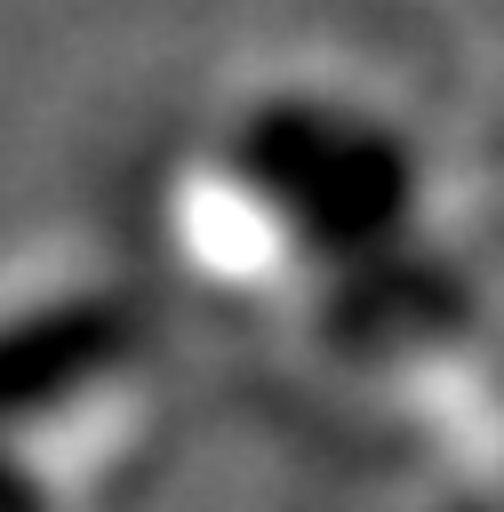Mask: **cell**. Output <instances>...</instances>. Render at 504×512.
<instances>
[{
	"mask_svg": "<svg viewBox=\"0 0 504 512\" xmlns=\"http://www.w3.org/2000/svg\"><path fill=\"white\" fill-rule=\"evenodd\" d=\"M216 200L288 264L360 280L416 256L432 216L424 136L336 80H264L208 136Z\"/></svg>",
	"mask_w": 504,
	"mask_h": 512,
	"instance_id": "1",
	"label": "cell"
},
{
	"mask_svg": "<svg viewBox=\"0 0 504 512\" xmlns=\"http://www.w3.org/2000/svg\"><path fill=\"white\" fill-rule=\"evenodd\" d=\"M0 512H56V488L24 440H0Z\"/></svg>",
	"mask_w": 504,
	"mask_h": 512,
	"instance_id": "2",
	"label": "cell"
}]
</instances>
